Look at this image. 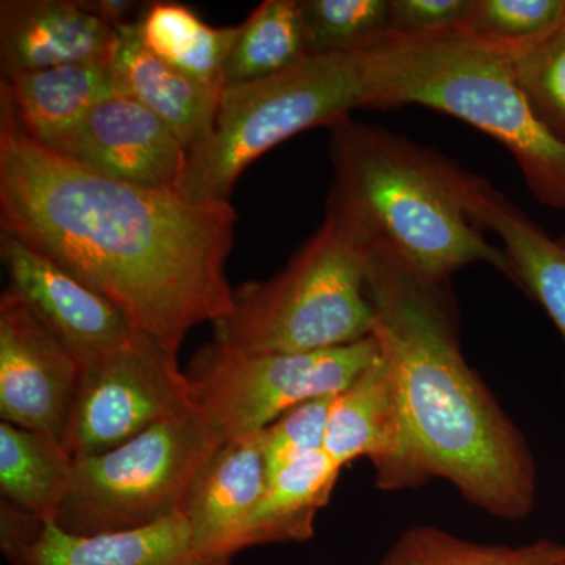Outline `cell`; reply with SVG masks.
Instances as JSON below:
<instances>
[{
	"instance_id": "6da1fadb",
	"label": "cell",
	"mask_w": 565,
	"mask_h": 565,
	"mask_svg": "<svg viewBox=\"0 0 565 565\" xmlns=\"http://www.w3.org/2000/svg\"><path fill=\"white\" fill-rule=\"evenodd\" d=\"M237 214L70 161L32 139L0 98V225L114 303L177 359L193 327L232 310Z\"/></svg>"
},
{
	"instance_id": "7a4b0ae2",
	"label": "cell",
	"mask_w": 565,
	"mask_h": 565,
	"mask_svg": "<svg viewBox=\"0 0 565 565\" xmlns=\"http://www.w3.org/2000/svg\"><path fill=\"white\" fill-rule=\"evenodd\" d=\"M367 292L423 486L445 479L487 514H530L537 492L533 455L465 360L448 282H424L371 252Z\"/></svg>"
},
{
	"instance_id": "3957f363",
	"label": "cell",
	"mask_w": 565,
	"mask_h": 565,
	"mask_svg": "<svg viewBox=\"0 0 565 565\" xmlns=\"http://www.w3.org/2000/svg\"><path fill=\"white\" fill-rule=\"evenodd\" d=\"M330 129L327 215L345 223L371 252L433 285H446L476 263L511 277L503 248L487 243L463 210L459 167L351 117Z\"/></svg>"
},
{
	"instance_id": "277c9868",
	"label": "cell",
	"mask_w": 565,
	"mask_h": 565,
	"mask_svg": "<svg viewBox=\"0 0 565 565\" xmlns=\"http://www.w3.org/2000/svg\"><path fill=\"white\" fill-rule=\"evenodd\" d=\"M360 54L367 109L415 104L468 122L508 148L535 199L565 210V143L535 117L509 52L448 29L386 33Z\"/></svg>"
},
{
	"instance_id": "5b68a950",
	"label": "cell",
	"mask_w": 565,
	"mask_h": 565,
	"mask_svg": "<svg viewBox=\"0 0 565 565\" xmlns=\"http://www.w3.org/2000/svg\"><path fill=\"white\" fill-rule=\"evenodd\" d=\"M371 250L332 215L270 280L234 291L214 326V344L237 353L326 351L371 337Z\"/></svg>"
},
{
	"instance_id": "8992f818",
	"label": "cell",
	"mask_w": 565,
	"mask_h": 565,
	"mask_svg": "<svg viewBox=\"0 0 565 565\" xmlns=\"http://www.w3.org/2000/svg\"><path fill=\"white\" fill-rule=\"evenodd\" d=\"M367 107L360 52L307 55L285 73L223 88L210 139L189 152L177 193L195 203L230 202L241 174L289 137L333 126Z\"/></svg>"
},
{
	"instance_id": "52a82bcc",
	"label": "cell",
	"mask_w": 565,
	"mask_h": 565,
	"mask_svg": "<svg viewBox=\"0 0 565 565\" xmlns=\"http://www.w3.org/2000/svg\"><path fill=\"white\" fill-rule=\"evenodd\" d=\"M223 440L196 408L102 455L76 460L54 522L76 535L151 525L184 512L196 476Z\"/></svg>"
},
{
	"instance_id": "ba28073f",
	"label": "cell",
	"mask_w": 565,
	"mask_h": 565,
	"mask_svg": "<svg viewBox=\"0 0 565 565\" xmlns=\"http://www.w3.org/2000/svg\"><path fill=\"white\" fill-rule=\"evenodd\" d=\"M381 353L374 334L326 351L237 353L214 343L193 356V404L223 441L262 433L307 401L337 396Z\"/></svg>"
},
{
	"instance_id": "9c48e42d",
	"label": "cell",
	"mask_w": 565,
	"mask_h": 565,
	"mask_svg": "<svg viewBox=\"0 0 565 565\" xmlns=\"http://www.w3.org/2000/svg\"><path fill=\"white\" fill-rule=\"evenodd\" d=\"M192 408L191 382L177 359L134 332L114 351L81 364L63 448L74 460L102 455Z\"/></svg>"
},
{
	"instance_id": "30bf717a",
	"label": "cell",
	"mask_w": 565,
	"mask_h": 565,
	"mask_svg": "<svg viewBox=\"0 0 565 565\" xmlns=\"http://www.w3.org/2000/svg\"><path fill=\"white\" fill-rule=\"evenodd\" d=\"M81 363L17 292L0 297V416L63 446Z\"/></svg>"
},
{
	"instance_id": "8fae6325",
	"label": "cell",
	"mask_w": 565,
	"mask_h": 565,
	"mask_svg": "<svg viewBox=\"0 0 565 565\" xmlns=\"http://www.w3.org/2000/svg\"><path fill=\"white\" fill-rule=\"evenodd\" d=\"M47 150L111 180L170 191H177L189 159L166 122L120 95L93 107Z\"/></svg>"
},
{
	"instance_id": "7c38bea8",
	"label": "cell",
	"mask_w": 565,
	"mask_h": 565,
	"mask_svg": "<svg viewBox=\"0 0 565 565\" xmlns=\"http://www.w3.org/2000/svg\"><path fill=\"white\" fill-rule=\"evenodd\" d=\"M0 259L11 291L35 311L81 364L114 351L136 332L106 297L13 234L0 233Z\"/></svg>"
},
{
	"instance_id": "4fadbf2b",
	"label": "cell",
	"mask_w": 565,
	"mask_h": 565,
	"mask_svg": "<svg viewBox=\"0 0 565 565\" xmlns=\"http://www.w3.org/2000/svg\"><path fill=\"white\" fill-rule=\"evenodd\" d=\"M323 451L343 468L359 459L370 460L375 486L386 492L423 486L396 384L381 353L333 397Z\"/></svg>"
},
{
	"instance_id": "5bb4252c",
	"label": "cell",
	"mask_w": 565,
	"mask_h": 565,
	"mask_svg": "<svg viewBox=\"0 0 565 565\" xmlns=\"http://www.w3.org/2000/svg\"><path fill=\"white\" fill-rule=\"evenodd\" d=\"M115 31L82 9L79 0H2L0 73L110 62Z\"/></svg>"
},
{
	"instance_id": "9a60e30c",
	"label": "cell",
	"mask_w": 565,
	"mask_h": 565,
	"mask_svg": "<svg viewBox=\"0 0 565 565\" xmlns=\"http://www.w3.org/2000/svg\"><path fill=\"white\" fill-rule=\"evenodd\" d=\"M267 487L262 433L223 441L193 482L184 515L204 556L233 559Z\"/></svg>"
},
{
	"instance_id": "2e32d148",
	"label": "cell",
	"mask_w": 565,
	"mask_h": 565,
	"mask_svg": "<svg viewBox=\"0 0 565 565\" xmlns=\"http://www.w3.org/2000/svg\"><path fill=\"white\" fill-rule=\"evenodd\" d=\"M110 74L115 95L154 114L188 152L210 139L221 107V88L192 79L145 50L137 22L115 29Z\"/></svg>"
},
{
	"instance_id": "e0dca14e",
	"label": "cell",
	"mask_w": 565,
	"mask_h": 565,
	"mask_svg": "<svg viewBox=\"0 0 565 565\" xmlns=\"http://www.w3.org/2000/svg\"><path fill=\"white\" fill-rule=\"evenodd\" d=\"M459 184L471 221L500 236L509 278L544 308L565 341V244L552 239L489 181L460 170Z\"/></svg>"
},
{
	"instance_id": "ac0fdd59",
	"label": "cell",
	"mask_w": 565,
	"mask_h": 565,
	"mask_svg": "<svg viewBox=\"0 0 565 565\" xmlns=\"http://www.w3.org/2000/svg\"><path fill=\"white\" fill-rule=\"evenodd\" d=\"M204 556L193 545L184 512L151 525L95 535H76L47 520L40 541L22 565H230Z\"/></svg>"
},
{
	"instance_id": "d6986e66",
	"label": "cell",
	"mask_w": 565,
	"mask_h": 565,
	"mask_svg": "<svg viewBox=\"0 0 565 565\" xmlns=\"http://www.w3.org/2000/svg\"><path fill=\"white\" fill-rule=\"evenodd\" d=\"M114 95L110 62L31 71L0 84V98L10 104L24 131L46 148Z\"/></svg>"
},
{
	"instance_id": "ffe728a7",
	"label": "cell",
	"mask_w": 565,
	"mask_h": 565,
	"mask_svg": "<svg viewBox=\"0 0 565 565\" xmlns=\"http://www.w3.org/2000/svg\"><path fill=\"white\" fill-rule=\"evenodd\" d=\"M341 470L322 449L278 471L245 526L241 550L313 537L316 515L329 504Z\"/></svg>"
},
{
	"instance_id": "44dd1931",
	"label": "cell",
	"mask_w": 565,
	"mask_h": 565,
	"mask_svg": "<svg viewBox=\"0 0 565 565\" xmlns=\"http://www.w3.org/2000/svg\"><path fill=\"white\" fill-rule=\"evenodd\" d=\"M76 460L57 441L13 424H0L2 500L54 520L73 489Z\"/></svg>"
},
{
	"instance_id": "7402d4cb",
	"label": "cell",
	"mask_w": 565,
	"mask_h": 565,
	"mask_svg": "<svg viewBox=\"0 0 565 565\" xmlns=\"http://www.w3.org/2000/svg\"><path fill=\"white\" fill-rule=\"evenodd\" d=\"M145 50L207 87H222V71L237 35L236 28H212L192 7L150 2L137 22Z\"/></svg>"
},
{
	"instance_id": "603a6c76",
	"label": "cell",
	"mask_w": 565,
	"mask_h": 565,
	"mask_svg": "<svg viewBox=\"0 0 565 565\" xmlns=\"http://www.w3.org/2000/svg\"><path fill=\"white\" fill-rule=\"evenodd\" d=\"M308 55L299 0H266L237 25L222 71V87L253 84L285 73Z\"/></svg>"
},
{
	"instance_id": "cb8c5ba5",
	"label": "cell",
	"mask_w": 565,
	"mask_h": 565,
	"mask_svg": "<svg viewBox=\"0 0 565 565\" xmlns=\"http://www.w3.org/2000/svg\"><path fill=\"white\" fill-rule=\"evenodd\" d=\"M379 565H565V546L546 539L522 546L476 544L435 526H414Z\"/></svg>"
},
{
	"instance_id": "d4e9b609",
	"label": "cell",
	"mask_w": 565,
	"mask_h": 565,
	"mask_svg": "<svg viewBox=\"0 0 565 565\" xmlns=\"http://www.w3.org/2000/svg\"><path fill=\"white\" fill-rule=\"evenodd\" d=\"M308 55L362 52L390 29V0H299Z\"/></svg>"
},
{
	"instance_id": "484cf974",
	"label": "cell",
	"mask_w": 565,
	"mask_h": 565,
	"mask_svg": "<svg viewBox=\"0 0 565 565\" xmlns=\"http://www.w3.org/2000/svg\"><path fill=\"white\" fill-rule=\"evenodd\" d=\"M564 17L565 0H475L459 31L512 54L544 39Z\"/></svg>"
},
{
	"instance_id": "4316f807",
	"label": "cell",
	"mask_w": 565,
	"mask_h": 565,
	"mask_svg": "<svg viewBox=\"0 0 565 565\" xmlns=\"http://www.w3.org/2000/svg\"><path fill=\"white\" fill-rule=\"evenodd\" d=\"M509 55L535 117L565 143V17L544 39Z\"/></svg>"
},
{
	"instance_id": "83f0119b",
	"label": "cell",
	"mask_w": 565,
	"mask_h": 565,
	"mask_svg": "<svg viewBox=\"0 0 565 565\" xmlns=\"http://www.w3.org/2000/svg\"><path fill=\"white\" fill-rule=\"evenodd\" d=\"M333 397L299 404L262 430L267 482L289 463L322 451Z\"/></svg>"
},
{
	"instance_id": "f1b7e54d",
	"label": "cell",
	"mask_w": 565,
	"mask_h": 565,
	"mask_svg": "<svg viewBox=\"0 0 565 565\" xmlns=\"http://www.w3.org/2000/svg\"><path fill=\"white\" fill-rule=\"evenodd\" d=\"M475 0H390L393 35H424L459 29Z\"/></svg>"
},
{
	"instance_id": "f546056e",
	"label": "cell",
	"mask_w": 565,
	"mask_h": 565,
	"mask_svg": "<svg viewBox=\"0 0 565 565\" xmlns=\"http://www.w3.org/2000/svg\"><path fill=\"white\" fill-rule=\"evenodd\" d=\"M47 520L0 501V546L11 565H22L40 541Z\"/></svg>"
},
{
	"instance_id": "4dcf8cb0",
	"label": "cell",
	"mask_w": 565,
	"mask_h": 565,
	"mask_svg": "<svg viewBox=\"0 0 565 565\" xmlns=\"http://www.w3.org/2000/svg\"><path fill=\"white\" fill-rule=\"evenodd\" d=\"M79 3L82 9L106 22L114 31L122 25L139 22L148 6V2L136 0H79Z\"/></svg>"
},
{
	"instance_id": "1f68e13d",
	"label": "cell",
	"mask_w": 565,
	"mask_h": 565,
	"mask_svg": "<svg viewBox=\"0 0 565 565\" xmlns=\"http://www.w3.org/2000/svg\"><path fill=\"white\" fill-rule=\"evenodd\" d=\"M559 241H561V243L565 244V234H564V236H563V237H561V239H559Z\"/></svg>"
}]
</instances>
